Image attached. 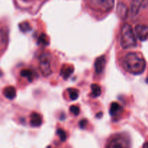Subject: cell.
Instances as JSON below:
<instances>
[{
	"mask_svg": "<svg viewBox=\"0 0 148 148\" xmlns=\"http://www.w3.org/2000/svg\"><path fill=\"white\" fill-rule=\"evenodd\" d=\"M124 70L132 75H140L145 70L146 62L142 53L139 52H129L121 60Z\"/></svg>",
	"mask_w": 148,
	"mask_h": 148,
	"instance_id": "1",
	"label": "cell"
},
{
	"mask_svg": "<svg viewBox=\"0 0 148 148\" xmlns=\"http://www.w3.org/2000/svg\"><path fill=\"white\" fill-rule=\"evenodd\" d=\"M120 45L124 49H131L137 45L135 33L130 24L123 25L120 32Z\"/></svg>",
	"mask_w": 148,
	"mask_h": 148,
	"instance_id": "2",
	"label": "cell"
},
{
	"mask_svg": "<svg viewBox=\"0 0 148 148\" xmlns=\"http://www.w3.org/2000/svg\"><path fill=\"white\" fill-rule=\"evenodd\" d=\"M39 69L43 77H49L52 73V56L49 52L40 54L39 57Z\"/></svg>",
	"mask_w": 148,
	"mask_h": 148,
	"instance_id": "3",
	"label": "cell"
},
{
	"mask_svg": "<svg viewBox=\"0 0 148 148\" xmlns=\"http://www.w3.org/2000/svg\"><path fill=\"white\" fill-rule=\"evenodd\" d=\"M89 3L93 10L106 12L112 10L114 5V0H89Z\"/></svg>",
	"mask_w": 148,
	"mask_h": 148,
	"instance_id": "4",
	"label": "cell"
},
{
	"mask_svg": "<svg viewBox=\"0 0 148 148\" xmlns=\"http://www.w3.org/2000/svg\"><path fill=\"white\" fill-rule=\"evenodd\" d=\"M130 140L122 135H116L113 137L107 145L106 148H130Z\"/></svg>",
	"mask_w": 148,
	"mask_h": 148,
	"instance_id": "5",
	"label": "cell"
},
{
	"mask_svg": "<svg viewBox=\"0 0 148 148\" xmlns=\"http://www.w3.org/2000/svg\"><path fill=\"white\" fill-rule=\"evenodd\" d=\"M135 36L141 41H144L148 38V26L140 24L135 27Z\"/></svg>",
	"mask_w": 148,
	"mask_h": 148,
	"instance_id": "6",
	"label": "cell"
},
{
	"mask_svg": "<svg viewBox=\"0 0 148 148\" xmlns=\"http://www.w3.org/2000/svg\"><path fill=\"white\" fill-rule=\"evenodd\" d=\"M147 3L148 4V0H132L131 7H130L132 14L133 16L137 15L141 8L145 7Z\"/></svg>",
	"mask_w": 148,
	"mask_h": 148,
	"instance_id": "7",
	"label": "cell"
},
{
	"mask_svg": "<svg viewBox=\"0 0 148 148\" xmlns=\"http://www.w3.org/2000/svg\"><path fill=\"white\" fill-rule=\"evenodd\" d=\"M106 63V57L104 56H101L97 58L95 62V64H94L95 72L97 74L100 75V74L102 73L104 68H105Z\"/></svg>",
	"mask_w": 148,
	"mask_h": 148,
	"instance_id": "8",
	"label": "cell"
},
{
	"mask_svg": "<svg viewBox=\"0 0 148 148\" xmlns=\"http://www.w3.org/2000/svg\"><path fill=\"white\" fill-rule=\"evenodd\" d=\"M30 125L33 127H40L42 124V116L38 113H33L30 116Z\"/></svg>",
	"mask_w": 148,
	"mask_h": 148,
	"instance_id": "9",
	"label": "cell"
},
{
	"mask_svg": "<svg viewBox=\"0 0 148 148\" xmlns=\"http://www.w3.org/2000/svg\"><path fill=\"white\" fill-rule=\"evenodd\" d=\"M20 76L25 78L27 81L31 82L34 79L35 73L30 69H23L20 71Z\"/></svg>",
	"mask_w": 148,
	"mask_h": 148,
	"instance_id": "10",
	"label": "cell"
},
{
	"mask_svg": "<svg viewBox=\"0 0 148 148\" xmlns=\"http://www.w3.org/2000/svg\"><path fill=\"white\" fill-rule=\"evenodd\" d=\"M7 40V33L4 27L0 26V51L5 46Z\"/></svg>",
	"mask_w": 148,
	"mask_h": 148,
	"instance_id": "11",
	"label": "cell"
},
{
	"mask_svg": "<svg viewBox=\"0 0 148 148\" xmlns=\"http://www.w3.org/2000/svg\"><path fill=\"white\" fill-rule=\"evenodd\" d=\"M122 108H121V106L116 102H114L111 104V106H110V110L109 112L112 116H116L118 115L119 113H121Z\"/></svg>",
	"mask_w": 148,
	"mask_h": 148,
	"instance_id": "12",
	"label": "cell"
},
{
	"mask_svg": "<svg viewBox=\"0 0 148 148\" xmlns=\"http://www.w3.org/2000/svg\"><path fill=\"white\" fill-rule=\"evenodd\" d=\"M4 95L8 99H13L16 96V90L14 87H7L4 90Z\"/></svg>",
	"mask_w": 148,
	"mask_h": 148,
	"instance_id": "13",
	"label": "cell"
},
{
	"mask_svg": "<svg viewBox=\"0 0 148 148\" xmlns=\"http://www.w3.org/2000/svg\"><path fill=\"white\" fill-rule=\"evenodd\" d=\"M74 69L72 66H64L62 69V71H61V75L63 77L64 79H67L69 76L72 74L73 72Z\"/></svg>",
	"mask_w": 148,
	"mask_h": 148,
	"instance_id": "14",
	"label": "cell"
},
{
	"mask_svg": "<svg viewBox=\"0 0 148 148\" xmlns=\"http://www.w3.org/2000/svg\"><path fill=\"white\" fill-rule=\"evenodd\" d=\"M117 13L121 18H124L127 15V7L125 4H119L117 7Z\"/></svg>",
	"mask_w": 148,
	"mask_h": 148,
	"instance_id": "15",
	"label": "cell"
},
{
	"mask_svg": "<svg viewBox=\"0 0 148 148\" xmlns=\"http://www.w3.org/2000/svg\"><path fill=\"white\" fill-rule=\"evenodd\" d=\"M91 90H92V96L93 98H97L101 95V88L98 84H92L91 85Z\"/></svg>",
	"mask_w": 148,
	"mask_h": 148,
	"instance_id": "16",
	"label": "cell"
},
{
	"mask_svg": "<svg viewBox=\"0 0 148 148\" xmlns=\"http://www.w3.org/2000/svg\"><path fill=\"white\" fill-rule=\"evenodd\" d=\"M68 94H69V98L72 101H75V100L77 99L78 96H79V91L75 88H69L67 90Z\"/></svg>",
	"mask_w": 148,
	"mask_h": 148,
	"instance_id": "17",
	"label": "cell"
},
{
	"mask_svg": "<svg viewBox=\"0 0 148 148\" xmlns=\"http://www.w3.org/2000/svg\"><path fill=\"white\" fill-rule=\"evenodd\" d=\"M38 43L40 44H43V45H47L49 44V39L48 37L44 34V33H42L40 36L38 38Z\"/></svg>",
	"mask_w": 148,
	"mask_h": 148,
	"instance_id": "18",
	"label": "cell"
},
{
	"mask_svg": "<svg viewBox=\"0 0 148 148\" xmlns=\"http://www.w3.org/2000/svg\"><path fill=\"white\" fill-rule=\"evenodd\" d=\"M56 134H58V136L59 137L60 140H62V142H64L66 141V134L63 130H61V129H59L56 132Z\"/></svg>",
	"mask_w": 148,
	"mask_h": 148,
	"instance_id": "19",
	"label": "cell"
},
{
	"mask_svg": "<svg viewBox=\"0 0 148 148\" xmlns=\"http://www.w3.org/2000/svg\"><path fill=\"white\" fill-rule=\"evenodd\" d=\"M20 30H21L23 32H24V33H26V32L29 31V30L31 29L30 24H29L28 23H21V24L20 25Z\"/></svg>",
	"mask_w": 148,
	"mask_h": 148,
	"instance_id": "20",
	"label": "cell"
},
{
	"mask_svg": "<svg viewBox=\"0 0 148 148\" xmlns=\"http://www.w3.org/2000/svg\"><path fill=\"white\" fill-rule=\"evenodd\" d=\"M70 111L75 116H77L79 114V107L77 106H72L70 107Z\"/></svg>",
	"mask_w": 148,
	"mask_h": 148,
	"instance_id": "21",
	"label": "cell"
},
{
	"mask_svg": "<svg viewBox=\"0 0 148 148\" xmlns=\"http://www.w3.org/2000/svg\"><path fill=\"white\" fill-rule=\"evenodd\" d=\"M86 124H87V120H85V119L81 120V121H79V127H80L81 129L85 128V127H86Z\"/></svg>",
	"mask_w": 148,
	"mask_h": 148,
	"instance_id": "22",
	"label": "cell"
},
{
	"mask_svg": "<svg viewBox=\"0 0 148 148\" xmlns=\"http://www.w3.org/2000/svg\"><path fill=\"white\" fill-rule=\"evenodd\" d=\"M143 148H148V143H145L143 145Z\"/></svg>",
	"mask_w": 148,
	"mask_h": 148,
	"instance_id": "23",
	"label": "cell"
},
{
	"mask_svg": "<svg viewBox=\"0 0 148 148\" xmlns=\"http://www.w3.org/2000/svg\"><path fill=\"white\" fill-rule=\"evenodd\" d=\"M23 1H31V0H23Z\"/></svg>",
	"mask_w": 148,
	"mask_h": 148,
	"instance_id": "24",
	"label": "cell"
},
{
	"mask_svg": "<svg viewBox=\"0 0 148 148\" xmlns=\"http://www.w3.org/2000/svg\"><path fill=\"white\" fill-rule=\"evenodd\" d=\"M147 82H148V78H147Z\"/></svg>",
	"mask_w": 148,
	"mask_h": 148,
	"instance_id": "25",
	"label": "cell"
},
{
	"mask_svg": "<svg viewBox=\"0 0 148 148\" xmlns=\"http://www.w3.org/2000/svg\"><path fill=\"white\" fill-rule=\"evenodd\" d=\"M48 148H51V147H48Z\"/></svg>",
	"mask_w": 148,
	"mask_h": 148,
	"instance_id": "26",
	"label": "cell"
}]
</instances>
